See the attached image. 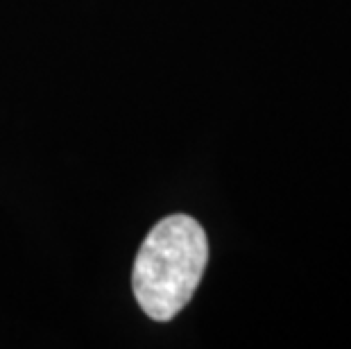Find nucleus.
Returning a JSON list of instances; mask_svg holds the SVG:
<instances>
[{"label":"nucleus","mask_w":351,"mask_h":349,"mask_svg":"<svg viewBox=\"0 0 351 349\" xmlns=\"http://www.w3.org/2000/svg\"><path fill=\"white\" fill-rule=\"evenodd\" d=\"M208 261V241L191 215L156 222L141 245L132 272L138 306L156 322H168L195 295Z\"/></svg>","instance_id":"nucleus-1"}]
</instances>
